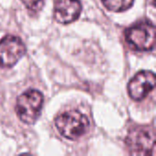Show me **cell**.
Wrapping results in <instances>:
<instances>
[{
    "instance_id": "cell-1",
    "label": "cell",
    "mask_w": 156,
    "mask_h": 156,
    "mask_svg": "<svg viewBox=\"0 0 156 156\" xmlns=\"http://www.w3.org/2000/svg\"><path fill=\"white\" fill-rule=\"evenodd\" d=\"M55 124L59 133L69 140H78L87 133L90 129L88 117L79 111H69L59 114Z\"/></svg>"
},
{
    "instance_id": "cell-2",
    "label": "cell",
    "mask_w": 156,
    "mask_h": 156,
    "mask_svg": "<svg viewBox=\"0 0 156 156\" xmlns=\"http://www.w3.org/2000/svg\"><path fill=\"white\" fill-rule=\"evenodd\" d=\"M125 144L130 154L133 155H154V129L150 126H139L133 128L125 139Z\"/></svg>"
},
{
    "instance_id": "cell-3",
    "label": "cell",
    "mask_w": 156,
    "mask_h": 156,
    "mask_svg": "<svg viewBox=\"0 0 156 156\" xmlns=\"http://www.w3.org/2000/svg\"><path fill=\"white\" fill-rule=\"evenodd\" d=\"M44 97L37 90H28L16 100V112L19 120L26 124H33L40 116Z\"/></svg>"
},
{
    "instance_id": "cell-4",
    "label": "cell",
    "mask_w": 156,
    "mask_h": 156,
    "mask_svg": "<svg viewBox=\"0 0 156 156\" xmlns=\"http://www.w3.org/2000/svg\"><path fill=\"white\" fill-rule=\"evenodd\" d=\"M125 39L135 50L150 51L155 44V27L150 20L138 22L126 30Z\"/></svg>"
},
{
    "instance_id": "cell-5",
    "label": "cell",
    "mask_w": 156,
    "mask_h": 156,
    "mask_svg": "<svg viewBox=\"0 0 156 156\" xmlns=\"http://www.w3.org/2000/svg\"><path fill=\"white\" fill-rule=\"evenodd\" d=\"M26 50V46L19 37L5 36L0 40V67H13L25 55Z\"/></svg>"
},
{
    "instance_id": "cell-6",
    "label": "cell",
    "mask_w": 156,
    "mask_h": 156,
    "mask_svg": "<svg viewBox=\"0 0 156 156\" xmlns=\"http://www.w3.org/2000/svg\"><path fill=\"white\" fill-rule=\"evenodd\" d=\"M155 87V75L151 70H143L138 72L128 84V92L130 97L140 101L145 99Z\"/></svg>"
},
{
    "instance_id": "cell-7",
    "label": "cell",
    "mask_w": 156,
    "mask_h": 156,
    "mask_svg": "<svg viewBox=\"0 0 156 156\" xmlns=\"http://www.w3.org/2000/svg\"><path fill=\"white\" fill-rule=\"evenodd\" d=\"M81 10L80 0H56L54 17L60 24H69L79 18Z\"/></svg>"
},
{
    "instance_id": "cell-8",
    "label": "cell",
    "mask_w": 156,
    "mask_h": 156,
    "mask_svg": "<svg viewBox=\"0 0 156 156\" xmlns=\"http://www.w3.org/2000/svg\"><path fill=\"white\" fill-rule=\"evenodd\" d=\"M103 5L110 11L122 12L133 6L134 0H101Z\"/></svg>"
},
{
    "instance_id": "cell-9",
    "label": "cell",
    "mask_w": 156,
    "mask_h": 156,
    "mask_svg": "<svg viewBox=\"0 0 156 156\" xmlns=\"http://www.w3.org/2000/svg\"><path fill=\"white\" fill-rule=\"evenodd\" d=\"M31 16L37 15L45 5V0H21Z\"/></svg>"
}]
</instances>
